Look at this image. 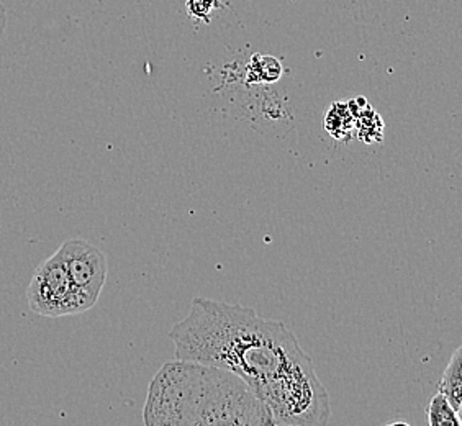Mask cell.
Segmentation results:
<instances>
[{
	"instance_id": "2",
	"label": "cell",
	"mask_w": 462,
	"mask_h": 426,
	"mask_svg": "<svg viewBox=\"0 0 462 426\" xmlns=\"http://www.w3.org/2000/svg\"><path fill=\"white\" fill-rule=\"evenodd\" d=\"M144 425H276L263 400L238 375L215 366L176 359L150 384Z\"/></svg>"
},
{
	"instance_id": "1",
	"label": "cell",
	"mask_w": 462,
	"mask_h": 426,
	"mask_svg": "<svg viewBox=\"0 0 462 426\" xmlns=\"http://www.w3.org/2000/svg\"><path fill=\"white\" fill-rule=\"evenodd\" d=\"M176 359L215 366L238 375L266 403L276 425L328 423L329 395L310 356L282 321L243 305L196 297L171 329Z\"/></svg>"
},
{
	"instance_id": "4",
	"label": "cell",
	"mask_w": 462,
	"mask_h": 426,
	"mask_svg": "<svg viewBox=\"0 0 462 426\" xmlns=\"http://www.w3.org/2000/svg\"><path fill=\"white\" fill-rule=\"evenodd\" d=\"M56 253L61 258L72 285L92 309L107 281V256L97 246L84 240L64 241Z\"/></svg>"
},
{
	"instance_id": "6",
	"label": "cell",
	"mask_w": 462,
	"mask_h": 426,
	"mask_svg": "<svg viewBox=\"0 0 462 426\" xmlns=\"http://www.w3.org/2000/svg\"><path fill=\"white\" fill-rule=\"evenodd\" d=\"M248 82L253 84H274L282 78V62L274 56L254 54L248 64Z\"/></svg>"
},
{
	"instance_id": "7",
	"label": "cell",
	"mask_w": 462,
	"mask_h": 426,
	"mask_svg": "<svg viewBox=\"0 0 462 426\" xmlns=\"http://www.w3.org/2000/svg\"><path fill=\"white\" fill-rule=\"evenodd\" d=\"M428 423L431 426H462V420L445 395L438 392L428 405Z\"/></svg>"
},
{
	"instance_id": "5",
	"label": "cell",
	"mask_w": 462,
	"mask_h": 426,
	"mask_svg": "<svg viewBox=\"0 0 462 426\" xmlns=\"http://www.w3.org/2000/svg\"><path fill=\"white\" fill-rule=\"evenodd\" d=\"M439 394H443L459 415L462 407V347L454 351L446 366L443 377L439 381Z\"/></svg>"
},
{
	"instance_id": "3",
	"label": "cell",
	"mask_w": 462,
	"mask_h": 426,
	"mask_svg": "<svg viewBox=\"0 0 462 426\" xmlns=\"http://www.w3.org/2000/svg\"><path fill=\"white\" fill-rule=\"evenodd\" d=\"M30 310L48 319L79 315L90 310L88 302L72 285L58 253L36 267L27 289Z\"/></svg>"
},
{
	"instance_id": "8",
	"label": "cell",
	"mask_w": 462,
	"mask_h": 426,
	"mask_svg": "<svg viewBox=\"0 0 462 426\" xmlns=\"http://www.w3.org/2000/svg\"><path fill=\"white\" fill-rule=\"evenodd\" d=\"M223 7L225 5L220 0H186L187 15L205 23H210L215 12Z\"/></svg>"
},
{
	"instance_id": "9",
	"label": "cell",
	"mask_w": 462,
	"mask_h": 426,
	"mask_svg": "<svg viewBox=\"0 0 462 426\" xmlns=\"http://www.w3.org/2000/svg\"><path fill=\"white\" fill-rule=\"evenodd\" d=\"M5 27H7V10L0 4V40H2V36H4Z\"/></svg>"
}]
</instances>
